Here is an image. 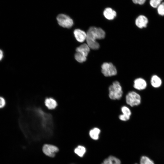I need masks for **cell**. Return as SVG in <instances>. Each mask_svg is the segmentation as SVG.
Returning a JSON list of instances; mask_svg holds the SVG:
<instances>
[{"label": "cell", "mask_w": 164, "mask_h": 164, "mask_svg": "<svg viewBox=\"0 0 164 164\" xmlns=\"http://www.w3.org/2000/svg\"><path fill=\"white\" fill-rule=\"evenodd\" d=\"M103 14L105 18L109 20L113 19L116 16L115 11L111 7L106 8L104 10Z\"/></svg>", "instance_id": "7c38bea8"}, {"label": "cell", "mask_w": 164, "mask_h": 164, "mask_svg": "<svg viewBox=\"0 0 164 164\" xmlns=\"http://www.w3.org/2000/svg\"><path fill=\"white\" fill-rule=\"evenodd\" d=\"M3 57V51L0 49V61H1Z\"/></svg>", "instance_id": "484cf974"}, {"label": "cell", "mask_w": 164, "mask_h": 164, "mask_svg": "<svg viewBox=\"0 0 164 164\" xmlns=\"http://www.w3.org/2000/svg\"><path fill=\"white\" fill-rule=\"evenodd\" d=\"M20 123L24 135L30 141L49 138L53 135V116L39 107L29 106L24 108L21 112Z\"/></svg>", "instance_id": "6da1fadb"}, {"label": "cell", "mask_w": 164, "mask_h": 164, "mask_svg": "<svg viewBox=\"0 0 164 164\" xmlns=\"http://www.w3.org/2000/svg\"><path fill=\"white\" fill-rule=\"evenodd\" d=\"M42 151L46 156L50 158H53L58 152L59 149L54 145L45 144L42 146Z\"/></svg>", "instance_id": "52a82bcc"}, {"label": "cell", "mask_w": 164, "mask_h": 164, "mask_svg": "<svg viewBox=\"0 0 164 164\" xmlns=\"http://www.w3.org/2000/svg\"><path fill=\"white\" fill-rule=\"evenodd\" d=\"M74 152L80 157H82L86 152V149L82 146L78 145L74 149Z\"/></svg>", "instance_id": "e0dca14e"}, {"label": "cell", "mask_w": 164, "mask_h": 164, "mask_svg": "<svg viewBox=\"0 0 164 164\" xmlns=\"http://www.w3.org/2000/svg\"><path fill=\"white\" fill-rule=\"evenodd\" d=\"M158 14L160 16H164V1H163L156 9Z\"/></svg>", "instance_id": "44dd1931"}, {"label": "cell", "mask_w": 164, "mask_h": 164, "mask_svg": "<svg viewBox=\"0 0 164 164\" xmlns=\"http://www.w3.org/2000/svg\"><path fill=\"white\" fill-rule=\"evenodd\" d=\"M150 83L153 87L157 88L161 86L162 81V79L159 76L156 75H154L151 77Z\"/></svg>", "instance_id": "4fadbf2b"}, {"label": "cell", "mask_w": 164, "mask_h": 164, "mask_svg": "<svg viewBox=\"0 0 164 164\" xmlns=\"http://www.w3.org/2000/svg\"><path fill=\"white\" fill-rule=\"evenodd\" d=\"M119 118L120 120L123 121H127L130 118V117L124 115L123 114H120L119 116Z\"/></svg>", "instance_id": "d4e9b609"}, {"label": "cell", "mask_w": 164, "mask_h": 164, "mask_svg": "<svg viewBox=\"0 0 164 164\" xmlns=\"http://www.w3.org/2000/svg\"><path fill=\"white\" fill-rule=\"evenodd\" d=\"M100 132V130L99 128H95L90 131L89 135L92 139L96 140L99 138V135Z\"/></svg>", "instance_id": "2e32d148"}, {"label": "cell", "mask_w": 164, "mask_h": 164, "mask_svg": "<svg viewBox=\"0 0 164 164\" xmlns=\"http://www.w3.org/2000/svg\"><path fill=\"white\" fill-rule=\"evenodd\" d=\"M147 86L146 80L142 78L136 79L134 81V87L138 90L141 91L145 89Z\"/></svg>", "instance_id": "9c48e42d"}, {"label": "cell", "mask_w": 164, "mask_h": 164, "mask_svg": "<svg viewBox=\"0 0 164 164\" xmlns=\"http://www.w3.org/2000/svg\"><path fill=\"white\" fill-rule=\"evenodd\" d=\"M90 51V48L87 44L86 43H84L81 45L76 49V52H80L86 57L87 56Z\"/></svg>", "instance_id": "5bb4252c"}, {"label": "cell", "mask_w": 164, "mask_h": 164, "mask_svg": "<svg viewBox=\"0 0 164 164\" xmlns=\"http://www.w3.org/2000/svg\"><path fill=\"white\" fill-rule=\"evenodd\" d=\"M6 104L5 99L2 97L0 96V108H3Z\"/></svg>", "instance_id": "cb8c5ba5"}, {"label": "cell", "mask_w": 164, "mask_h": 164, "mask_svg": "<svg viewBox=\"0 0 164 164\" xmlns=\"http://www.w3.org/2000/svg\"><path fill=\"white\" fill-rule=\"evenodd\" d=\"M121 110L123 115L129 117H130L131 115V112L130 110L128 107L123 106L121 107Z\"/></svg>", "instance_id": "7402d4cb"}, {"label": "cell", "mask_w": 164, "mask_h": 164, "mask_svg": "<svg viewBox=\"0 0 164 164\" xmlns=\"http://www.w3.org/2000/svg\"><path fill=\"white\" fill-rule=\"evenodd\" d=\"M73 34L76 39L79 42H83L86 39L87 33L81 29H75Z\"/></svg>", "instance_id": "30bf717a"}, {"label": "cell", "mask_w": 164, "mask_h": 164, "mask_svg": "<svg viewBox=\"0 0 164 164\" xmlns=\"http://www.w3.org/2000/svg\"><path fill=\"white\" fill-rule=\"evenodd\" d=\"M135 4L139 5H143L145 4L147 0H132Z\"/></svg>", "instance_id": "603a6c76"}, {"label": "cell", "mask_w": 164, "mask_h": 164, "mask_svg": "<svg viewBox=\"0 0 164 164\" xmlns=\"http://www.w3.org/2000/svg\"><path fill=\"white\" fill-rule=\"evenodd\" d=\"M149 22V20L147 17L143 15H140L138 16L135 21L136 26L140 29L146 28Z\"/></svg>", "instance_id": "ba28073f"}, {"label": "cell", "mask_w": 164, "mask_h": 164, "mask_svg": "<svg viewBox=\"0 0 164 164\" xmlns=\"http://www.w3.org/2000/svg\"><path fill=\"white\" fill-rule=\"evenodd\" d=\"M56 19L59 25L64 28H70L73 24V19L65 14H59L57 16Z\"/></svg>", "instance_id": "5b68a950"}, {"label": "cell", "mask_w": 164, "mask_h": 164, "mask_svg": "<svg viewBox=\"0 0 164 164\" xmlns=\"http://www.w3.org/2000/svg\"></svg>", "instance_id": "4316f807"}, {"label": "cell", "mask_w": 164, "mask_h": 164, "mask_svg": "<svg viewBox=\"0 0 164 164\" xmlns=\"http://www.w3.org/2000/svg\"><path fill=\"white\" fill-rule=\"evenodd\" d=\"M126 103L133 107L139 105L141 98L140 95L134 91H130L126 95L125 97Z\"/></svg>", "instance_id": "277c9868"}, {"label": "cell", "mask_w": 164, "mask_h": 164, "mask_svg": "<svg viewBox=\"0 0 164 164\" xmlns=\"http://www.w3.org/2000/svg\"><path fill=\"white\" fill-rule=\"evenodd\" d=\"M109 96L113 100H119L123 94L122 87L119 82L115 81L109 87Z\"/></svg>", "instance_id": "3957f363"}, {"label": "cell", "mask_w": 164, "mask_h": 164, "mask_svg": "<svg viewBox=\"0 0 164 164\" xmlns=\"http://www.w3.org/2000/svg\"><path fill=\"white\" fill-rule=\"evenodd\" d=\"M163 1V0H149V4L152 8L156 9Z\"/></svg>", "instance_id": "d6986e66"}, {"label": "cell", "mask_w": 164, "mask_h": 164, "mask_svg": "<svg viewBox=\"0 0 164 164\" xmlns=\"http://www.w3.org/2000/svg\"><path fill=\"white\" fill-rule=\"evenodd\" d=\"M76 60L79 63H83L87 59V57L81 53L76 52L74 55Z\"/></svg>", "instance_id": "ac0fdd59"}, {"label": "cell", "mask_w": 164, "mask_h": 164, "mask_svg": "<svg viewBox=\"0 0 164 164\" xmlns=\"http://www.w3.org/2000/svg\"><path fill=\"white\" fill-rule=\"evenodd\" d=\"M140 164H155L153 161L148 157L142 156L140 159Z\"/></svg>", "instance_id": "ffe728a7"}, {"label": "cell", "mask_w": 164, "mask_h": 164, "mask_svg": "<svg viewBox=\"0 0 164 164\" xmlns=\"http://www.w3.org/2000/svg\"><path fill=\"white\" fill-rule=\"evenodd\" d=\"M104 31L101 28L91 27L87 33L86 41L87 44L90 48L96 50L99 49L100 45L96 41L97 39H102L105 36Z\"/></svg>", "instance_id": "7a4b0ae2"}, {"label": "cell", "mask_w": 164, "mask_h": 164, "mask_svg": "<svg viewBox=\"0 0 164 164\" xmlns=\"http://www.w3.org/2000/svg\"><path fill=\"white\" fill-rule=\"evenodd\" d=\"M102 164H121V162L117 158L111 156L104 160Z\"/></svg>", "instance_id": "9a60e30c"}, {"label": "cell", "mask_w": 164, "mask_h": 164, "mask_svg": "<svg viewBox=\"0 0 164 164\" xmlns=\"http://www.w3.org/2000/svg\"><path fill=\"white\" fill-rule=\"evenodd\" d=\"M45 106L49 110H53L56 108L58 103L56 100L52 97H47L44 100Z\"/></svg>", "instance_id": "8fae6325"}, {"label": "cell", "mask_w": 164, "mask_h": 164, "mask_svg": "<svg viewBox=\"0 0 164 164\" xmlns=\"http://www.w3.org/2000/svg\"><path fill=\"white\" fill-rule=\"evenodd\" d=\"M101 72L105 77L114 76L117 73L115 67L111 63L105 62L102 64Z\"/></svg>", "instance_id": "8992f818"}]
</instances>
